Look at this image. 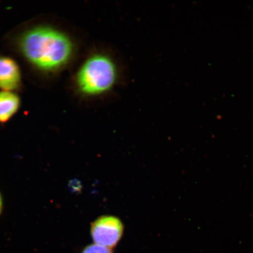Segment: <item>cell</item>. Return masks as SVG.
I'll return each mask as SVG.
<instances>
[{"label": "cell", "mask_w": 253, "mask_h": 253, "mask_svg": "<svg viewBox=\"0 0 253 253\" xmlns=\"http://www.w3.org/2000/svg\"><path fill=\"white\" fill-rule=\"evenodd\" d=\"M123 68L118 56L103 47L89 50L76 72L74 86L79 96L89 102L105 99L122 84Z\"/></svg>", "instance_id": "cell-1"}, {"label": "cell", "mask_w": 253, "mask_h": 253, "mask_svg": "<svg viewBox=\"0 0 253 253\" xmlns=\"http://www.w3.org/2000/svg\"><path fill=\"white\" fill-rule=\"evenodd\" d=\"M25 58L41 70H61L71 63L77 46L72 38L56 28L41 26L29 30L20 41Z\"/></svg>", "instance_id": "cell-2"}, {"label": "cell", "mask_w": 253, "mask_h": 253, "mask_svg": "<svg viewBox=\"0 0 253 253\" xmlns=\"http://www.w3.org/2000/svg\"><path fill=\"white\" fill-rule=\"evenodd\" d=\"M124 225L119 218L102 216L91 224L90 235L94 244L115 248L124 233Z\"/></svg>", "instance_id": "cell-3"}, {"label": "cell", "mask_w": 253, "mask_h": 253, "mask_svg": "<svg viewBox=\"0 0 253 253\" xmlns=\"http://www.w3.org/2000/svg\"><path fill=\"white\" fill-rule=\"evenodd\" d=\"M21 81L17 63L8 57L0 56V88L11 91L20 87Z\"/></svg>", "instance_id": "cell-4"}, {"label": "cell", "mask_w": 253, "mask_h": 253, "mask_svg": "<svg viewBox=\"0 0 253 253\" xmlns=\"http://www.w3.org/2000/svg\"><path fill=\"white\" fill-rule=\"evenodd\" d=\"M20 106V99L12 91L0 92V123H7L18 112Z\"/></svg>", "instance_id": "cell-5"}, {"label": "cell", "mask_w": 253, "mask_h": 253, "mask_svg": "<svg viewBox=\"0 0 253 253\" xmlns=\"http://www.w3.org/2000/svg\"><path fill=\"white\" fill-rule=\"evenodd\" d=\"M81 253H114L113 250L103 246L93 244L87 245L82 250Z\"/></svg>", "instance_id": "cell-6"}, {"label": "cell", "mask_w": 253, "mask_h": 253, "mask_svg": "<svg viewBox=\"0 0 253 253\" xmlns=\"http://www.w3.org/2000/svg\"><path fill=\"white\" fill-rule=\"evenodd\" d=\"M2 210H3V201H2V196H1V194H0V215H1Z\"/></svg>", "instance_id": "cell-7"}]
</instances>
